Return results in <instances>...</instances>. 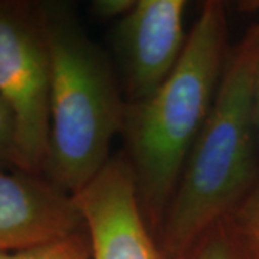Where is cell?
Instances as JSON below:
<instances>
[{
  "mask_svg": "<svg viewBox=\"0 0 259 259\" xmlns=\"http://www.w3.org/2000/svg\"><path fill=\"white\" fill-rule=\"evenodd\" d=\"M225 6L206 2L173 72L143 101L127 104L122 134L140 206L157 228L204 122L228 61Z\"/></svg>",
  "mask_w": 259,
  "mask_h": 259,
  "instance_id": "cell-1",
  "label": "cell"
},
{
  "mask_svg": "<svg viewBox=\"0 0 259 259\" xmlns=\"http://www.w3.org/2000/svg\"><path fill=\"white\" fill-rule=\"evenodd\" d=\"M258 64L256 25L228 56L212 111L158 226L163 249L175 258L214 223L233 214L259 182L253 112Z\"/></svg>",
  "mask_w": 259,
  "mask_h": 259,
  "instance_id": "cell-2",
  "label": "cell"
},
{
  "mask_svg": "<svg viewBox=\"0 0 259 259\" xmlns=\"http://www.w3.org/2000/svg\"><path fill=\"white\" fill-rule=\"evenodd\" d=\"M51 62V128L44 176L75 196L111 160L127 102L105 54L61 3L36 6Z\"/></svg>",
  "mask_w": 259,
  "mask_h": 259,
  "instance_id": "cell-3",
  "label": "cell"
},
{
  "mask_svg": "<svg viewBox=\"0 0 259 259\" xmlns=\"http://www.w3.org/2000/svg\"><path fill=\"white\" fill-rule=\"evenodd\" d=\"M0 98L15 122L19 170L44 176L51 62L36 6L0 3Z\"/></svg>",
  "mask_w": 259,
  "mask_h": 259,
  "instance_id": "cell-4",
  "label": "cell"
},
{
  "mask_svg": "<svg viewBox=\"0 0 259 259\" xmlns=\"http://www.w3.org/2000/svg\"><path fill=\"white\" fill-rule=\"evenodd\" d=\"M74 199L90 236L93 259H161L125 156L111 157Z\"/></svg>",
  "mask_w": 259,
  "mask_h": 259,
  "instance_id": "cell-5",
  "label": "cell"
},
{
  "mask_svg": "<svg viewBox=\"0 0 259 259\" xmlns=\"http://www.w3.org/2000/svg\"><path fill=\"white\" fill-rule=\"evenodd\" d=\"M185 0H136L117 22L114 44L127 104L143 101L173 72L185 51Z\"/></svg>",
  "mask_w": 259,
  "mask_h": 259,
  "instance_id": "cell-6",
  "label": "cell"
},
{
  "mask_svg": "<svg viewBox=\"0 0 259 259\" xmlns=\"http://www.w3.org/2000/svg\"><path fill=\"white\" fill-rule=\"evenodd\" d=\"M83 229L74 196L45 176L0 168V253Z\"/></svg>",
  "mask_w": 259,
  "mask_h": 259,
  "instance_id": "cell-7",
  "label": "cell"
},
{
  "mask_svg": "<svg viewBox=\"0 0 259 259\" xmlns=\"http://www.w3.org/2000/svg\"><path fill=\"white\" fill-rule=\"evenodd\" d=\"M179 259H259L232 218H225L202 233Z\"/></svg>",
  "mask_w": 259,
  "mask_h": 259,
  "instance_id": "cell-8",
  "label": "cell"
},
{
  "mask_svg": "<svg viewBox=\"0 0 259 259\" xmlns=\"http://www.w3.org/2000/svg\"><path fill=\"white\" fill-rule=\"evenodd\" d=\"M0 259H93V249L87 229L64 238L44 242L30 248L2 252Z\"/></svg>",
  "mask_w": 259,
  "mask_h": 259,
  "instance_id": "cell-9",
  "label": "cell"
},
{
  "mask_svg": "<svg viewBox=\"0 0 259 259\" xmlns=\"http://www.w3.org/2000/svg\"><path fill=\"white\" fill-rule=\"evenodd\" d=\"M231 218L259 256V182Z\"/></svg>",
  "mask_w": 259,
  "mask_h": 259,
  "instance_id": "cell-10",
  "label": "cell"
},
{
  "mask_svg": "<svg viewBox=\"0 0 259 259\" xmlns=\"http://www.w3.org/2000/svg\"><path fill=\"white\" fill-rule=\"evenodd\" d=\"M0 168L19 170L15 122L0 98Z\"/></svg>",
  "mask_w": 259,
  "mask_h": 259,
  "instance_id": "cell-11",
  "label": "cell"
},
{
  "mask_svg": "<svg viewBox=\"0 0 259 259\" xmlns=\"http://www.w3.org/2000/svg\"><path fill=\"white\" fill-rule=\"evenodd\" d=\"M136 0H95L91 3V12L101 20H120L133 9Z\"/></svg>",
  "mask_w": 259,
  "mask_h": 259,
  "instance_id": "cell-12",
  "label": "cell"
},
{
  "mask_svg": "<svg viewBox=\"0 0 259 259\" xmlns=\"http://www.w3.org/2000/svg\"><path fill=\"white\" fill-rule=\"evenodd\" d=\"M253 112H255V125H256L259 146V64L258 71H256V79H255V93H253Z\"/></svg>",
  "mask_w": 259,
  "mask_h": 259,
  "instance_id": "cell-13",
  "label": "cell"
}]
</instances>
